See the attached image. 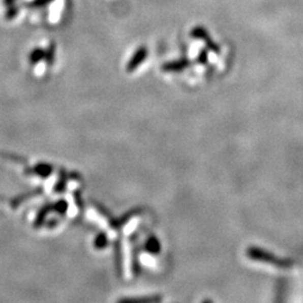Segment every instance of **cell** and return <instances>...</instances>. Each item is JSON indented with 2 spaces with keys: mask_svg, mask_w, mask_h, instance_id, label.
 <instances>
[{
  "mask_svg": "<svg viewBox=\"0 0 303 303\" xmlns=\"http://www.w3.org/2000/svg\"><path fill=\"white\" fill-rule=\"evenodd\" d=\"M191 36L194 37V39H199V40H203L205 42V44L208 45L210 50H213L215 52H218L219 48L218 46L215 44V43L210 40V37L208 35V32L205 31L203 27H196L192 32H191Z\"/></svg>",
  "mask_w": 303,
  "mask_h": 303,
  "instance_id": "cell-1",
  "label": "cell"
},
{
  "mask_svg": "<svg viewBox=\"0 0 303 303\" xmlns=\"http://www.w3.org/2000/svg\"><path fill=\"white\" fill-rule=\"evenodd\" d=\"M147 56V50H146V47H140L138 48V50L136 51V53H135V55L133 56L132 61L129 62V66H128V69H135L136 68L138 64L142 63L145 57Z\"/></svg>",
  "mask_w": 303,
  "mask_h": 303,
  "instance_id": "cell-2",
  "label": "cell"
},
{
  "mask_svg": "<svg viewBox=\"0 0 303 303\" xmlns=\"http://www.w3.org/2000/svg\"><path fill=\"white\" fill-rule=\"evenodd\" d=\"M19 7L15 6V5H10V6H7V10H6V19L12 20L14 19L16 16L19 14Z\"/></svg>",
  "mask_w": 303,
  "mask_h": 303,
  "instance_id": "cell-3",
  "label": "cell"
},
{
  "mask_svg": "<svg viewBox=\"0 0 303 303\" xmlns=\"http://www.w3.org/2000/svg\"><path fill=\"white\" fill-rule=\"evenodd\" d=\"M53 2L54 0H33V2L27 4V6H28V8H41L47 6V5H50Z\"/></svg>",
  "mask_w": 303,
  "mask_h": 303,
  "instance_id": "cell-4",
  "label": "cell"
},
{
  "mask_svg": "<svg viewBox=\"0 0 303 303\" xmlns=\"http://www.w3.org/2000/svg\"><path fill=\"white\" fill-rule=\"evenodd\" d=\"M16 2H17V0H4V4L6 5V6H10V5L15 4Z\"/></svg>",
  "mask_w": 303,
  "mask_h": 303,
  "instance_id": "cell-5",
  "label": "cell"
}]
</instances>
